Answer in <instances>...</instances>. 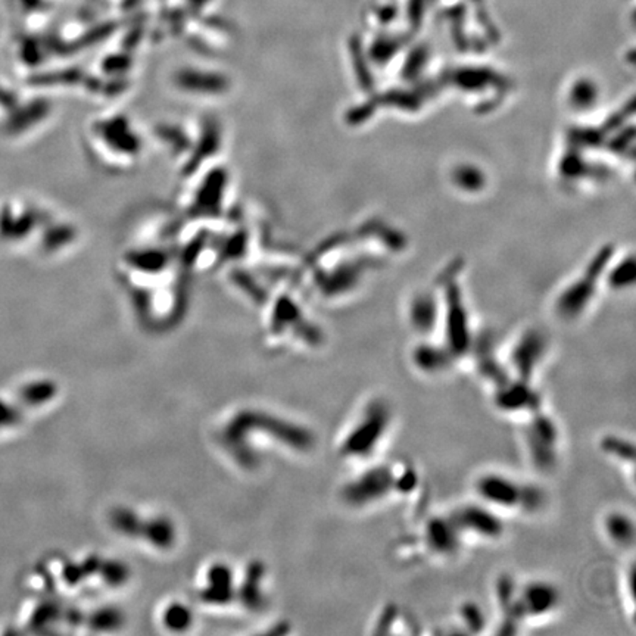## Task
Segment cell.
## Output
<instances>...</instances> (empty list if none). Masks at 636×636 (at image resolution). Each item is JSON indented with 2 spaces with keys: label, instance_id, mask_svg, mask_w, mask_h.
I'll return each mask as SVG.
<instances>
[{
  "label": "cell",
  "instance_id": "cell-1",
  "mask_svg": "<svg viewBox=\"0 0 636 636\" xmlns=\"http://www.w3.org/2000/svg\"><path fill=\"white\" fill-rule=\"evenodd\" d=\"M392 419L388 401L381 398L369 401L340 442V456L351 461H364L373 457L388 436Z\"/></svg>",
  "mask_w": 636,
  "mask_h": 636
},
{
  "label": "cell",
  "instance_id": "cell-2",
  "mask_svg": "<svg viewBox=\"0 0 636 636\" xmlns=\"http://www.w3.org/2000/svg\"><path fill=\"white\" fill-rule=\"evenodd\" d=\"M474 491L481 503L495 510H516L533 514L545 506L543 491L530 483L518 482L503 473H485L477 477Z\"/></svg>",
  "mask_w": 636,
  "mask_h": 636
},
{
  "label": "cell",
  "instance_id": "cell-3",
  "mask_svg": "<svg viewBox=\"0 0 636 636\" xmlns=\"http://www.w3.org/2000/svg\"><path fill=\"white\" fill-rule=\"evenodd\" d=\"M398 492V471L391 466L376 464L361 471L340 491L342 501L352 508H367Z\"/></svg>",
  "mask_w": 636,
  "mask_h": 636
},
{
  "label": "cell",
  "instance_id": "cell-4",
  "mask_svg": "<svg viewBox=\"0 0 636 636\" xmlns=\"http://www.w3.org/2000/svg\"><path fill=\"white\" fill-rule=\"evenodd\" d=\"M523 431L530 463L540 471H551L558 461L560 430L557 423L542 410L529 416Z\"/></svg>",
  "mask_w": 636,
  "mask_h": 636
},
{
  "label": "cell",
  "instance_id": "cell-5",
  "mask_svg": "<svg viewBox=\"0 0 636 636\" xmlns=\"http://www.w3.org/2000/svg\"><path fill=\"white\" fill-rule=\"evenodd\" d=\"M561 594L558 588L548 580H532L517 589V615L523 623L528 619L547 617L558 608Z\"/></svg>",
  "mask_w": 636,
  "mask_h": 636
},
{
  "label": "cell",
  "instance_id": "cell-6",
  "mask_svg": "<svg viewBox=\"0 0 636 636\" xmlns=\"http://www.w3.org/2000/svg\"><path fill=\"white\" fill-rule=\"evenodd\" d=\"M463 536L473 535L488 540L499 539L504 535L506 526L496 510L483 504H464L449 514Z\"/></svg>",
  "mask_w": 636,
  "mask_h": 636
},
{
  "label": "cell",
  "instance_id": "cell-7",
  "mask_svg": "<svg viewBox=\"0 0 636 636\" xmlns=\"http://www.w3.org/2000/svg\"><path fill=\"white\" fill-rule=\"evenodd\" d=\"M495 405L506 414H533L542 410L540 395L535 391L532 381L516 377L507 379L495 388Z\"/></svg>",
  "mask_w": 636,
  "mask_h": 636
},
{
  "label": "cell",
  "instance_id": "cell-8",
  "mask_svg": "<svg viewBox=\"0 0 636 636\" xmlns=\"http://www.w3.org/2000/svg\"><path fill=\"white\" fill-rule=\"evenodd\" d=\"M463 538V533L453 523L451 516L431 517L423 528L426 548L438 557L456 555L461 548Z\"/></svg>",
  "mask_w": 636,
  "mask_h": 636
},
{
  "label": "cell",
  "instance_id": "cell-9",
  "mask_svg": "<svg viewBox=\"0 0 636 636\" xmlns=\"http://www.w3.org/2000/svg\"><path fill=\"white\" fill-rule=\"evenodd\" d=\"M547 354V344L543 337L528 334L517 342L510 355V370L516 379L533 381V377L540 369L542 361Z\"/></svg>",
  "mask_w": 636,
  "mask_h": 636
},
{
  "label": "cell",
  "instance_id": "cell-10",
  "mask_svg": "<svg viewBox=\"0 0 636 636\" xmlns=\"http://www.w3.org/2000/svg\"><path fill=\"white\" fill-rule=\"evenodd\" d=\"M456 357L445 347H431V345H421L419 347L413 354V364L414 367L427 376L442 374L448 371L452 366V361Z\"/></svg>",
  "mask_w": 636,
  "mask_h": 636
},
{
  "label": "cell",
  "instance_id": "cell-11",
  "mask_svg": "<svg viewBox=\"0 0 636 636\" xmlns=\"http://www.w3.org/2000/svg\"><path fill=\"white\" fill-rule=\"evenodd\" d=\"M604 530L607 538L616 547L627 550L635 542V523L630 516L622 511H611L605 516Z\"/></svg>",
  "mask_w": 636,
  "mask_h": 636
},
{
  "label": "cell",
  "instance_id": "cell-12",
  "mask_svg": "<svg viewBox=\"0 0 636 636\" xmlns=\"http://www.w3.org/2000/svg\"><path fill=\"white\" fill-rule=\"evenodd\" d=\"M601 449L607 453V456H610L612 458H617L620 461L632 463L635 458L633 443L625 438L617 436V435L604 436L601 441Z\"/></svg>",
  "mask_w": 636,
  "mask_h": 636
},
{
  "label": "cell",
  "instance_id": "cell-13",
  "mask_svg": "<svg viewBox=\"0 0 636 636\" xmlns=\"http://www.w3.org/2000/svg\"><path fill=\"white\" fill-rule=\"evenodd\" d=\"M463 619L466 622V626H468V627H473V626L482 627V623H483V617H482L481 610L477 608V607H474L473 604L463 608Z\"/></svg>",
  "mask_w": 636,
  "mask_h": 636
}]
</instances>
